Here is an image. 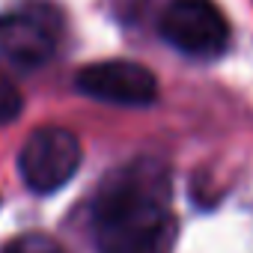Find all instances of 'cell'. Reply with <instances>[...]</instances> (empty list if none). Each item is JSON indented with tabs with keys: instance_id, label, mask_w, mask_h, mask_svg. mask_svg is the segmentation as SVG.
I'll return each instance as SVG.
<instances>
[{
	"instance_id": "cell-3",
	"label": "cell",
	"mask_w": 253,
	"mask_h": 253,
	"mask_svg": "<svg viewBox=\"0 0 253 253\" xmlns=\"http://www.w3.org/2000/svg\"><path fill=\"white\" fill-rule=\"evenodd\" d=\"M81 158V140L69 128L45 125L24 140L18 152V173L33 194H54L75 179Z\"/></svg>"
},
{
	"instance_id": "cell-4",
	"label": "cell",
	"mask_w": 253,
	"mask_h": 253,
	"mask_svg": "<svg viewBox=\"0 0 253 253\" xmlns=\"http://www.w3.org/2000/svg\"><path fill=\"white\" fill-rule=\"evenodd\" d=\"M60 45V15L54 9H12L0 15V60L15 69L45 66Z\"/></svg>"
},
{
	"instance_id": "cell-5",
	"label": "cell",
	"mask_w": 253,
	"mask_h": 253,
	"mask_svg": "<svg viewBox=\"0 0 253 253\" xmlns=\"http://www.w3.org/2000/svg\"><path fill=\"white\" fill-rule=\"evenodd\" d=\"M75 89L104 104L149 107L158 98V78L134 60H101L75 75Z\"/></svg>"
},
{
	"instance_id": "cell-6",
	"label": "cell",
	"mask_w": 253,
	"mask_h": 253,
	"mask_svg": "<svg viewBox=\"0 0 253 253\" xmlns=\"http://www.w3.org/2000/svg\"><path fill=\"white\" fill-rule=\"evenodd\" d=\"M3 253H66V247L45 232H24V235L12 238L3 247Z\"/></svg>"
},
{
	"instance_id": "cell-7",
	"label": "cell",
	"mask_w": 253,
	"mask_h": 253,
	"mask_svg": "<svg viewBox=\"0 0 253 253\" xmlns=\"http://www.w3.org/2000/svg\"><path fill=\"white\" fill-rule=\"evenodd\" d=\"M21 107H24L21 89L15 86V81L9 75L0 72V128L9 125V122H15L21 116Z\"/></svg>"
},
{
	"instance_id": "cell-1",
	"label": "cell",
	"mask_w": 253,
	"mask_h": 253,
	"mask_svg": "<svg viewBox=\"0 0 253 253\" xmlns=\"http://www.w3.org/2000/svg\"><path fill=\"white\" fill-rule=\"evenodd\" d=\"M173 188L158 158H134L104 176L89 220L101 253H158L170 238Z\"/></svg>"
},
{
	"instance_id": "cell-2",
	"label": "cell",
	"mask_w": 253,
	"mask_h": 253,
	"mask_svg": "<svg viewBox=\"0 0 253 253\" xmlns=\"http://www.w3.org/2000/svg\"><path fill=\"white\" fill-rule=\"evenodd\" d=\"M158 33L194 60H214L229 48V21L211 0H173L158 18Z\"/></svg>"
}]
</instances>
